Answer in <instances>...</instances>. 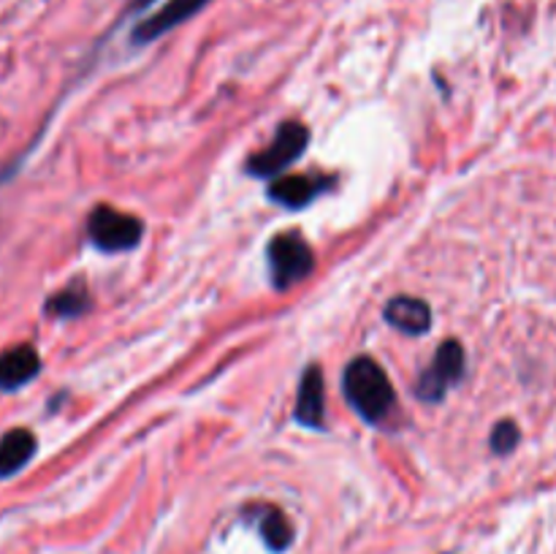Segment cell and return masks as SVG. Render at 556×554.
I'll return each instance as SVG.
<instances>
[{
    "instance_id": "1",
    "label": "cell",
    "mask_w": 556,
    "mask_h": 554,
    "mask_svg": "<svg viewBox=\"0 0 556 554\" xmlns=\"http://www.w3.org/2000/svg\"><path fill=\"white\" fill-rule=\"evenodd\" d=\"M342 389H345L348 402L356 407L358 416L372 424L383 421L396 400L389 375L369 356H356L348 364L345 375H342Z\"/></svg>"
},
{
    "instance_id": "2",
    "label": "cell",
    "mask_w": 556,
    "mask_h": 554,
    "mask_svg": "<svg viewBox=\"0 0 556 554\" xmlns=\"http://www.w3.org/2000/svg\"><path fill=\"white\" fill-rule=\"evenodd\" d=\"M266 255H269L271 280H275L277 288L296 286L315 266L313 248H309V242L299 231L277 234L269 242Z\"/></svg>"
},
{
    "instance_id": "3",
    "label": "cell",
    "mask_w": 556,
    "mask_h": 554,
    "mask_svg": "<svg viewBox=\"0 0 556 554\" xmlns=\"http://www.w3.org/2000/svg\"><path fill=\"white\" fill-rule=\"evenodd\" d=\"M141 221L134 215L114 210V206H96L87 221L90 242L103 253H125L134 250L141 239Z\"/></svg>"
},
{
    "instance_id": "4",
    "label": "cell",
    "mask_w": 556,
    "mask_h": 554,
    "mask_svg": "<svg viewBox=\"0 0 556 554\" xmlns=\"http://www.w3.org/2000/svg\"><path fill=\"white\" fill-rule=\"evenodd\" d=\"M309 134L302 123H286L280 125V130L275 134L271 144L264 152L253 155L248 161V172L253 177H275L282 168L291 166L293 161H299L307 147Z\"/></svg>"
},
{
    "instance_id": "5",
    "label": "cell",
    "mask_w": 556,
    "mask_h": 554,
    "mask_svg": "<svg viewBox=\"0 0 556 554\" xmlns=\"http://www.w3.org/2000/svg\"><path fill=\"white\" fill-rule=\"evenodd\" d=\"M465 375V348L459 340H445L443 345L434 353V362L424 369L418 378V396L424 402H438L443 400L445 391Z\"/></svg>"
},
{
    "instance_id": "6",
    "label": "cell",
    "mask_w": 556,
    "mask_h": 554,
    "mask_svg": "<svg viewBox=\"0 0 556 554\" xmlns=\"http://www.w3.org/2000/svg\"><path fill=\"white\" fill-rule=\"evenodd\" d=\"M210 3L212 0H166L161 9L152 11L150 16H144V20L130 30V41H134L136 47L157 41V38L166 36L168 30H174V27L185 25V22L193 20L195 14H201Z\"/></svg>"
},
{
    "instance_id": "7",
    "label": "cell",
    "mask_w": 556,
    "mask_h": 554,
    "mask_svg": "<svg viewBox=\"0 0 556 554\" xmlns=\"http://www.w3.org/2000/svg\"><path fill=\"white\" fill-rule=\"evenodd\" d=\"M296 421L309 429H320L326 424V383L318 367H307V373L299 380Z\"/></svg>"
},
{
    "instance_id": "8",
    "label": "cell",
    "mask_w": 556,
    "mask_h": 554,
    "mask_svg": "<svg viewBox=\"0 0 556 554\" xmlns=\"http://www.w3.org/2000/svg\"><path fill=\"white\" fill-rule=\"evenodd\" d=\"M41 373V358L33 345H16L0 353V389L16 391Z\"/></svg>"
},
{
    "instance_id": "9",
    "label": "cell",
    "mask_w": 556,
    "mask_h": 554,
    "mask_svg": "<svg viewBox=\"0 0 556 554\" xmlns=\"http://www.w3.org/2000/svg\"><path fill=\"white\" fill-rule=\"evenodd\" d=\"M386 320L405 335H424L432 326V310L424 299L394 297L383 310Z\"/></svg>"
},
{
    "instance_id": "10",
    "label": "cell",
    "mask_w": 556,
    "mask_h": 554,
    "mask_svg": "<svg viewBox=\"0 0 556 554\" xmlns=\"http://www.w3.org/2000/svg\"><path fill=\"white\" fill-rule=\"evenodd\" d=\"M36 454V435L30 429H11L0 438V478H11Z\"/></svg>"
},
{
    "instance_id": "11",
    "label": "cell",
    "mask_w": 556,
    "mask_h": 554,
    "mask_svg": "<svg viewBox=\"0 0 556 554\" xmlns=\"http://www.w3.org/2000/svg\"><path fill=\"white\" fill-rule=\"evenodd\" d=\"M320 190H324V179L293 174V177L277 179L269 188V196L275 201H280L282 206H288V210H302V206H307Z\"/></svg>"
},
{
    "instance_id": "12",
    "label": "cell",
    "mask_w": 556,
    "mask_h": 554,
    "mask_svg": "<svg viewBox=\"0 0 556 554\" xmlns=\"http://www.w3.org/2000/svg\"><path fill=\"white\" fill-rule=\"evenodd\" d=\"M261 536H264L266 546L275 549V552H282V549L291 546L293 527H291V521L286 519V514H282V511L266 508L264 519H261Z\"/></svg>"
},
{
    "instance_id": "13",
    "label": "cell",
    "mask_w": 556,
    "mask_h": 554,
    "mask_svg": "<svg viewBox=\"0 0 556 554\" xmlns=\"http://www.w3.org/2000/svg\"><path fill=\"white\" fill-rule=\"evenodd\" d=\"M87 291L85 288L76 282V286L65 288V291L54 293L52 299L47 302V313L52 315H60V318H76V315H81L87 310Z\"/></svg>"
},
{
    "instance_id": "14",
    "label": "cell",
    "mask_w": 556,
    "mask_h": 554,
    "mask_svg": "<svg viewBox=\"0 0 556 554\" xmlns=\"http://www.w3.org/2000/svg\"><path fill=\"white\" fill-rule=\"evenodd\" d=\"M519 443V427L514 421H500L492 432V451L494 454H510Z\"/></svg>"
},
{
    "instance_id": "15",
    "label": "cell",
    "mask_w": 556,
    "mask_h": 554,
    "mask_svg": "<svg viewBox=\"0 0 556 554\" xmlns=\"http://www.w3.org/2000/svg\"><path fill=\"white\" fill-rule=\"evenodd\" d=\"M152 3H155V0H130V3H128V14H136V11L150 9Z\"/></svg>"
}]
</instances>
